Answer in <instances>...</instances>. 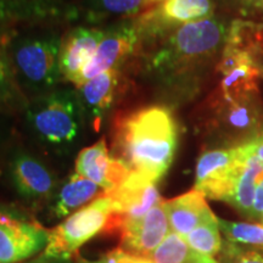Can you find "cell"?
<instances>
[{
  "instance_id": "obj_1",
  "label": "cell",
  "mask_w": 263,
  "mask_h": 263,
  "mask_svg": "<svg viewBox=\"0 0 263 263\" xmlns=\"http://www.w3.org/2000/svg\"><path fill=\"white\" fill-rule=\"evenodd\" d=\"M177 124L168 108L147 106L123 115L112 132V156L154 182L166 174L177 149Z\"/></svg>"
},
{
  "instance_id": "obj_2",
  "label": "cell",
  "mask_w": 263,
  "mask_h": 263,
  "mask_svg": "<svg viewBox=\"0 0 263 263\" xmlns=\"http://www.w3.org/2000/svg\"><path fill=\"white\" fill-rule=\"evenodd\" d=\"M228 28L219 18L209 17L171 29L151 54L147 71L164 81H174L207 65L226 44Z\"/></svg>"
},
{
  "instance_id": "obj_3",
  "label": "cell",
  "mask_w": 263,
  "mask_h": 263,
  "mask_svg": "<svg viewBox=\"0 0 263 263\" xmlns=\"http://www.w3.org/2000/svg\"><path fill=\"white\" fill-rule=\"evenodd\" d=\"M62 37L54 26L18 31L9 44V54L24 93L32 98L48 93L64 81L60 71Z\"/></svg>"
},
{
  "instance_id": "obj_4",
  "label": "cell",
  "mask_w": 263,
  "mask_h": 263,
  "mask_svg": "<svg viewBox=\"0 0 263 263\" xmlns=\"http://www.w3.org/2000/svg\"><path fill=\"white\" fill-rule=\"evenodd\" d=\"M25 121L29 133L43 145L65 150L80 139L85 112L80 95L71 88H55L28 100Z\"/></svg>"
},
{
  "instance_id": "obj_5",
  "label": "cell",
  "mask_w": 263,
  "mask_h": 263,
  "mask_svg": "<svg viewBox=\"0 0 263 263\" xmlns=\"http://www.w3.org/2000/svg\"><path fill=\"white\" fill-rule=\"evenodd\" d=\"M116 207L112 197L105 193L49 230L48 244L43 255L50 258L72 259L94 236L104 232L116 233Z\"/></svg>"
},
{
  "instance_id": "obj_6",
  "label": "cell",
  "mask_w": 263,
  "mask_h": 263,
  "mask_svg": "<svg viewBox=\"0 0 263 263\" xmlns=\"http://www.w3.org/2000/svg\"><path fill=\"white\" fill-rule=\"evenodd\" d=\"M210 108L207 124L224 147L263 139V101L259 91L236 98H224L216 91Z\"/></svg>"
},
{
  "instance_id": "obj_7",
  "label": "cell",
  "mask_w": 263,
  "mask_h": 263,
  "mask_svg": "<svg viewBox=\"0 0 263 263\" xmlns=\"http://www.w3.org/2000/svg\"><path fill=\"white\" fill-rule=\"evenodd\" d=\"M255 143L203 153L196 163L194 189L209 199L228 201L246 161L255 153Z\"/></svg>"
},
{
  "instance_id": "obj_8",
  "label": "cell",
  "mask_w": 263,
  "mask_h": 263,
  "mask_svg": "<svg viewBox=\"0 0 263 263\" xmlns=\"http://www.w3.org/2000/svg\"><path fill=\"white\" fill-rule=\"evenodd\" d=\"M141 34L137 18L114 22L104 27V37L93 59L84 67L76 87L97 77L103 72L118 70L141 47Z\"/></svg>"
},
{
  "instance_id": "obj_9",
  "label": "cell",
  "mask_w": 263,
  "mask_h": 263,
  "mask_svg": "<svg viewBox=\"0 0 263 263\" xmlns=\"http://www.w3.org/2000/svg\"><path fill=\"white\" fill-rule=\"evenodd\" d=\"M213 11L211 0H162L136 18L144 43L159 39L182 25L212 17Z\"/></svg>"
},
{
  "instance_id": "obj_10",
  "label": "cell",
  "mask_w": 263,
  "mask_h": 263,
  "mask_svg": "<svg viewBox=\"0 0 263 263\" xmlns=\"http://www.w3.org/2000/svg\"><path fill=\"white\" fill-rule=\"evenodd\" d=\"M49 230L6 211H0V263H24L44 251Z\"/></svg>"
},
{
  "instance_id": "obj_11",
  "label": "cell",
  "mask_w": 263,
  "mask_h": 263,
  "mask_svg": "<svg viewBox=\"0 0 263 263\" xmlns=\"http://www.w3.org/2000/svg\"><path fill=\"white\" fill-rule=\"evenodd\" d=\"M77 22L72 0H0V24L57 26Z\"/></svg>"
},
{
  "instance_id": "obj_12",
  "label": "cell",
  "mask_w": 263,
  "mask_h": 263,
  "mask_svg": "<svg viewBox=\"0 0 263 263\" xmlns=\"http://www.w3.org/2000/svg\"><path fill=\"white\" fill-rule=\"evenodd\" d=\"M171 232L164 200L141 218L121 221L116 230L121 238V249L143 257L153 254Z\"/></svg>"
},
{
  "instance_id": "obj_13",
  "label": "cell",
  "mask_w": 263,
  "mask_h": 263,
  "mask_svg": "<svg viewBox=\"0 0 263 263\" xmlns=\"http://www.w3.org/2000/svg\"><path fill=\"white\" fill-rule=\"evenodd\" d=\"M10 176L17 193L28 201H47L57 194V177L44 162L27 151H18L12 157Z\"/></svg>"
},
{
  "instance_id": "obj_14",
  "label": "cell",
  "mask_w": 263,
  "mask_h": 263,
  "mask_svg": "<svg viewBox=\"0 0 263 263\" xmlns=\"http://www.w3.org/2000/svg\"><path fill=\"white\" fill-rule=\"evenodd\" d=\"M130 171L110 154L105 138L84 147L76 160V173L98 184L105 193H112L126 179Z\"/></svg>"
},
{
  "instance_id": "obj_15",
  "label": "cell",
  "mask_w": 263,
  "mask_h": 263,
  "mask_svg": "<svg viewBox=\"0 0 263 263\" xmlns=\"http://www.w3.org/2000/svg\"><path fill=\"white\" fill-rule=\"evenodd\" d=\"M103 37L104 27L97 26L81 25L66 32L60 49V71L64 81L76 85Z\"/></svg>"
},
{
  "instance_id": "obj_16",
  "label": "cell",
  "mask_w": 263,
  "mask_h": 263,
  "mask_svg": "<svg viewBox=\"0 0 263 263\" xmlns=\"http://www.w3.org/2000/svg\"><path fill=\"white\" fill-rule=\"evenodd\" d=\"M117 213V228L124 219L141 218L155 207L161 200L157 183L143 174L130 171L126 179L112 193ZM117 230V229H116Z\"/></svg>"
},
{
  "instance_id": "obj_17",
  "label": "cell",
  "mask_w": 263,
  "mask_h": 263,
  "mask_svg": "<svg viewBox=\"0 0 263 263\" xmlns=\"http://www.w3.org/2000/svg\"><path fill=\"white\" fill-rule=\"evenodd\" d=\"M120 87V72L110 70L77 87L85 116L95 132L100 130L105 115L112 107Z\"/></svg>"
},
{
  "instance_id": "obj_18",
  "label": "cell",
  "mask_w": 263,
  "mask_h": 263,
  "mask_svg": "<svg viewBox=\"0 0 263 263\" xmlns=\"http://www.w3.org/2000/svg\"><path fill=\"white\" fill-rule=\"evenodd\" d=\"M77 21L88 26H100L104 22L134 18L153 8L154 0H73Z\"/></svg>"
},
{
  "instance_id": "obj_19",
  "label": "cell",
  "mask_w": 263,
  "mask_h": 263,
  "mask_svg": "<svg viewBox=\"0 0 263 263\" xmlns=\"http://www.w3.org/2000/svg\"><path fill=\"white\" fill-rule=\"evenodd\" d=\"M171 230L180 236L188 235L196 227L215 217L206 197L196 189L171 200H164Z\"/></svg>"
},
{
  "instance_id": "obj_20",
  "label": "cell",
  "mask_w": 263,
  "mask_h": 263,
  "mask_svg": "<svg viewBox=\"0 0 263 263\" xmlns=\"http://www.w3.org/2000/svg\"><path fill=\"white\" fill-rule=\"evenodd\" d=\"M103 194L105 192L98 184L84 178L78 173H73L61 186L58 194H55L52 213L57 218H65Z\"/></svg>"
},
{
  "instance_id": "obj_21",
  "label": "cell",
  "mask_w": 263,
  "mask_h": 263,
  "mask_svg": "<svg viewBox=\"0 0 263 263\" xmlns=\"http://www.w3.org/2000/svg\"><path fill=\"white\" fill-rule=\"evenodd\" d=\"M263 177V162L256 154H251L244 170L239 176L234 190L227 203L232 205L240 215L250 219L257 184Z\"/></svg>"
},
{
  "instance_id": "obj_22",
  "label": "cell",
  "mask_w": 263,
  "mask_h": 263,
  "mask_svg": "<svg viewBox=\"0 0 263 263\" xmlns=\"http://www.w3.org/2000/svg\"><path fill=\"white\" fill-rule=\"evenodd\" d=\"M224 45L246 52L263 67V24L234 20L228 28Z\"/></svg>"
},
{
  "instance_id": "obj_23",
  "label": "cell",
  "mask_w": 263,
  "mask_h": 263,
  "mask_svg": "<svg viewBox=\"0 0 263 263\" xmlns=\"http://www.w3.org/2000/svg\"><path fill=\"white\" fill-rule=\"evenodd\" d=\"M147 258L154 263H219L215 257L196 252L186 244L183 236L173 232Z\"/></svg>"
},
{
  "instance_id": "obj_24",
  "label": "cell",
  "mask_w": 263,
  "mask_h": 263,
  "mask_svg": "<svg viewBox=\"0 0 263 263\" xmlns=\"http://www.w3.org/2000/svg\"><path fill=\"white\" fill-rule=\"evenodd\" d=\"M263 78V67L255 64L240 65L229 73L222 76L217 93L224 98H236L258 90V82Z\"/></svg>"
},
{
  "instance_id": "obj_25",
  "label": "cell",
  "mask_w": 263,
  "mask_h": 263,
  "mask_svg": "<svg viewBox=\"0 0 263 263\" xmlns=\"http://www.w3.org/2000/svg\"><path fill=\"white\" fill-rule=\"evenodd\" d=\"M28 99L20 87L9 45L0 47V106L6 110H25Z\"/></svg>"
},
{
  "instance_id": "obj_26",
  "label": "cell",
  "mask_w": 263,
  "mask_h": 263,
  "mask_svg": "<svg viewBox=\"0 0 263 263\" xmlns=\"http://www.w3.org/2000/svg\"><path fill=\"white\" fill-rule=\"evenodd\" d=\"M184 240L196 252L216 257L221 252L223 242L218 218L215 216L207 219L202 224L196 227L193 232H190L188 235L184 236Z\"/></svg>"
},
{
  "instance_id": "obj_27",
  "label": "cell",
  "mask_w": 263,
  "mask_h": 263,
  "mask_svg": "<svg viewBox=\"0 0 263 263\" xmlns=\"http://www.w3.org/2000/svg\"><path fill=\"white\" fill-rule=\"evenodd\" d=\"M219 229L227 242L263 250V224L256 222H233L218 218Z\"/></svg>"
},
{
  "instance_id": "obj_28",
  "label": "cell",
  "mask_w": 263,
  "mask_h": 263,
  "mask_svg": "<svg viewBox=\"0 0 263 263\" xmlns=\"http://www.w3.org/2000/svg\"><path fill=\"white\" fill-rule=\"evenodd\" d=\"M222 263H263V250H242L238 245L227 242L224 251H223Z\"/></svg>"
},
{
  "instance_id": "obj_29",
  "label": "cell",
  "mask_w": 263,
  "mask_h": 263,
  "mask_svg": "<svg viewBox=\"0 0 263 263\" xmlns=\"http://www.w3.org/2000/svg\"><path fill=\"white\" fill-rule=\"evenodd\" d=\"M100 263H154L150 258L137 256L124 251L121 248L107 252L100 258Z\"/></svg>"
},
{
  "instance_id": "obj_30",
  "label": "cell",
  "mask_w": 263,
  "mask_h": 263,
  "mask_svg": "<svg viewBox=\"0 0 263 263\" xmlns=\"http://www.w3.org/2000/svg\"><path fill=\"white\" fill-rule=\"evenodd\" d=\"M263 215V177L259 179L256 188L254 205H252L251 215H250V219L251 221H259Z\"/></svg>"
},
{
  "instance_id": "obj_31",
  "label": "cell",
  "mask_w": 263,
  "mask_h": 263,
  "mask_svg": "<svg viewBox=\"0 0 263 263\" xmlns=\"http://www.w3.org/2000/svg\"><path fill=\"white\" fill-rule=\"evenodd\" d=\"M20 31V26L0 24V47L9 45L16 33Z\"/></svg>"
},
{
  "instance_id": "obj_32",
  "label": "cell",
  "mask_w": 263,
  "mask_h": 263,
  "mask_svg": "<svg viewBox=\"0 0 263 263\" xmlns=\"http://www.w3.org/2000/svg\"><path fill=\"white\" fill-rule=\"evenodd\" d=\"M24 263H73L72 259H61V258H50V257H45L44 255L37 256V257L29 259L27 262Z\"/></svg>"
},
{
  "instance_id": "obj_33",
  "label": "cell",
  "mask_w": 263,
  "mask_h": 263,
  "mask_svg": "<svg viewBox=\"0 0 263 263\" xmlns=\"http://www.w3.org/2000/svg\"><path fill=\"white\" fill-rule=\"evenodd\" d=\"M4 111H0V141H2L3 138L6 136L8 133V128H6V121L4 118Z\"/></svg>"
},
{
  "instance_id": "obj_34",
  "label": "cell",
  "mask_w": 263,
  "mask_h": 263,
  "mask_svg": "<svg viewBox=\"0 0 263 263\" xmlns=\"http://www.w3.org/2000/svg\"><path fill=\"white\" fill-rule=\"evenodd\" d=\"M244 5L250 6V8L263 10V0H242Z\"/></svg>"
},
{
  "instance_id": "obj_35",
  "label": "cell",
  "mask_w": 263,
  "mask_h": 263,
  "mask_svg": "<svg viewBox=\"0 0 263 263\" xmlns=\"http://www.w3.org/2000/svg\"><path fill=\"white\" fill-rule=\"evenodd\" d=\"M255 154L259 157V160L263 162V139L257 140L255 143Z\"/></svg>"
},
{
  "instance_id": "obj_36",
  "label": "cell",
  "mask_w": 263,
  "mask_h": 263,
  "mask_svg": "<svg viewBox=\"0 0 263 263\" xmlns=\"http://www.w3.org/2000/svg\"><path fill=\"white\" fill-rule=\"evenodd\" d=\"M77 263H100V259H97V261H88V259H80Z\"/></svg>"
},
{
  "instance_id": "obj_37",
  "label": "cell",
  "mask_w": 263,
  "mask_h": 263,
  "mask_svg": "<svg viewBox=\"0 0 263 263\" xmlns=\"http://www.w3.org/2000/svg\"><path fill=\"white\" fill-rule=\"evenodd\" d=\"M154 2H155V4H159V3L162 2V0H154Z\"/></svg>"
},
{
  "instance_id": "obj_38",
  "label": "cell",
  "mask_w": 263,
  "mask_h": 263,
  "mask_svg": "<svg viewBox=\"0 0 263 263\" xmlns=\"http://www.w3.org/2000/svg\"><path fill=\"white\" fill-rule=\"evenodd\" d=\"M259 222H261V223H262V224H263V215H262V217H261V218H259Z\"/></svg>"
},
{
  "instance_id": "obj_39",
  "label": "cell",
  "mask_w": 263,
  "mask_h": 263,
  "mask_svg": "<svg viewBox=\"0 0 263 263\" xmlns=\"http://www.w3.org/2000/svg\"><path fill=\"white\" fill-rule=\"evenodd\" d=\"M0 111H4V110H3V108H2V106H0ZM4 112H5V111H4Z\"/></svg>"
}]
</instances>
